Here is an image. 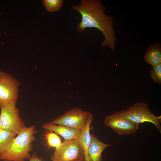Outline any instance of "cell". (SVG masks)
<instances>
[{"instance_id":"9","label":"cell","mask_w":161,"mask_h":161,"mask_svg":"<svg viewBox=\"0 0 161 161\" xmlns=\"http://www.w3.org/2000/svg\"><path fill=\"white\" fill-rule=\"evenodd\" d=\"M42 127L49 131H54L63 137L64 141L77 139L80 136L81 130L62 125H56L52 122L43 124Z\"/></svg>"},{"instance_id":"6","label":"cell","mask_w":161,"mask_h":161,"mask_svg":"<svg viewBox=\"0 0 161 161\" xmlns=\"http://www.w3.org/2000/svg\"><path fill=\"white\" fill-rule=\"evenodd\" d=\"M19 85L16 78L0 70V106L17 101Z\"/></svg>"},{"instance_id":"12","label":"cell","mask_w":161,"mask_h":161,"mask_svg":"<svg viewBox=\"0 0 161 161\" xmlns=\"http://www.w3.org/2000/svg\"><path fill=\"white\" fill-rule=\"evenodd\" d=\"M144 59L153 67L161 63V45L158 43L150 44L145 54Z\"/></svg>"},{"instance_id":"13","label":"cell","mask_w":161,"mask_h":161,"mask_svg":"<svg viewBox=\"0 0 161 161\" xmlns=\"http://www.w3.org/2000/svg\"><path fill=\"white\" fill-rule=\"evenodd\" d=\"M16 135L11 131L0 128V154L8 147Z\"/></svg>"},{"instance_id":"15","label":"cell","mask_w":161,"mask_h":161,"mask_svg":"<svg viewBox=\"0 0 161 161\" xmlns=\"http://www.w3.org/2000/svg\"><path fill=\"white\" fill-rule=\"evenodd\" d=\"M44 4L46 9L50 12L59 10L63 3L62 0H44Z\"/></svg>"},{"instance_id":"20","label":"cell","mask_w":161,"mask_h":161,"mask_svg":"<svg viewBox=\"0 0 161 161\" xmlns=\"http://www.w3.org/2000/svg\"><path fill=\"white\" fill-rule=\"evenodd\" d=\"M1 32H0V37H1Z\"/></svg>"},{"instance_id":"11","label":"cell","mask_w":161,"mask_h":161,"mask_svg":"<svg viewBox=\"0 0 161 161\" xmlns=\"http://www.w3.org/2000/svg\"><path fill=\"white\" fill-rule=\"evenodd\" d=\"M93 120V115L91 113L85 127L81 130L80 134L78 139L80 145L83 152L85 161H89L88 152L91 140L90 129Z\"/></svg>"},{"instance_id":"5","label":"cell","mask_w":161,"mask_h":161,"mask_svg":"<svg viewBox=\"0 0 161 161\" xmlns=\"http://www.w3.org/2000/svg\"><path fill=\"white\" fill-rule=\"evenodd\" d=\"M84 156L78 139L64 141L55 148L50 156L52 161H78Z\"/></svg>"},{"instance_id":"10","label":"cell","mask_w":161,"mask_h":161,"mask_svg":"<svg viewBox=\"0 0 161 161\" xmlns=\"http://www.w3.org/2000/svg\"><path fill=\"white\" fill-rule=\"evenodd\" d=\"M91 142L88 152L89 161H103V151L112 145L102 142L94 134H91Z\"/></svg>"},{"instance_id":"18","label":"cell","mask_w":161,"mask_h":161,"mask_svg":"<svg viewBox=\"0 0 161 161\" xmlns=\"http://www.w3.org/2000/svg\"><path fill=\"white\" fill-rule=\"evenodd\" d=\"M78 161H85L84 159V156L82 157Z\"/></svg>"},{"instance_id":"16","label":"cell","mask_w":161,"mask_h":161,"mask_svg":"<svg viewBox=\"0 0 161 161\" xmlns=\"http://www.w3.org/2000/svg\"><path fill=\"white\" fill-rule=\"evenodd\" d=\"M150 76L156 83H161V63L153 67L150 72Z\"/></svg>"},{"instance_id":"19","label":"cell","mask_w":161,"mask_h":161,"mask_svg":"<svg viewBox=\"0 0 161 161\" xmlns=\"http://www.w3.org/2000/svg\"><path fill=\"white\" fill-rule=\"evenodd\" d=\"M2 161H13L9 160H3Z\"/></svg>"},{"instance_id":"2","label":"cell","mask_w":161,"mask_h":161,"mask_svg":"<svg viewBox=\"0 0 161 161\" xmlns=\"http://www.w3.org/2000/svg\"><path fill=\"white\" fill-rule=\"evenodd\" d=\"M35 126L23 129L12 140L8 147L0 154V160L25 161L31 157L32 143L35 140Z\"/></svg>"},{"instance_id":"8","label":"cell","mask_w":161,"mask_h":161,"mask_svg":"<svg viewBox=\"0 0 161 161\" xmlns=\"http://www.w3.org/2000/svg\"><path fill=\"white\" fill-rule=\"evenodd\" d=\"M105 125L120 135L129 134L135 132L138 129L139 124L126 118L122 111L117 112L106 116Z\"/></svg>"},{"instance_id":"17","label":"cell","mask_w":161,"mask_h":161,"mask_svg":"<svg viewBox=\"0 0 161 161\" xmlns=\"http://www.w3.org/2000/svg\"><path fill=\"white\" fill-rule=\"evenodd\" d=\"M29 160V161H43L42 158L40 157L37 153L35 152L31 156Z\"/></svg>"},{"instance_id":"3","label":"cell","mask_w":161,"mask_h":161,"mask_svg":"<svg viewBox=\"0 0 161 161\" xmlns=\"http://www.w3.org/2000/svg\"><path fill=\"white\" fill-rule=\"evenodd\" d=\"M124 117L139 124L145 122L152 123L161 133V116H155L150 110L147 103L143 102L135 103L122 111Z\"/></svg>"},{"instance_id":"4","label":"cell","mask_w":161,"mask_h":161,"mask_svg":"<svg viewBox=\"0 0 161 161\" xmlns=\"http://www.w3.org/2000/svg\"><path fill=\"white\" fill-rule=\"evenodd\" d=\"M17 101H13L0 106V128L16 134L26 127L16 107Z\"/></svg>"},{"instance_id":"7","label":"cell","mask_w":161,"mask_h":161,"mask_svg":"<svg viewBox=\"0 0 161 161\" xmlns=\"http://www.w3.org/2000/svg\"><path fill=\"white\" fill-rule=\"evenodd\" d=\"M91 113L73 107L51 122L55 125L64 126L80 130L85 127Z\"/></svg>"},{"instance_id":"14","label":"cell","mask_w":161,"mask_h":161,"mask_svg":"<svg viewBox=\"0 0 161 161\" xmlns=\"http://www.w3.org/2000/svg\"><path fill=\"white\" fill-rule=\"evenodd\" d=\"M47 144L49 147H57L61 143V140L58 134L50 131L44 134Z\"/></svg>"},{"instance_id":"1","label":"cell","mask_w":161,"mask_h":161,"mask_svg":"<svg viewBox=\"0 0 161 161\" xmlns=\"http://www.w3.org/2000/svg\"><path fill=\"white\" fill-rule=\"evenodd\" d=\"M71 9L78 11L82 16L81 21L77 25L79 32L84 31L87 27L98 29L105 37L101 46H108L112 51L115 50L116 39L113 19L104 13L106 8L100 1L82 0L80 4L72 6Z\"/></svg>"}]
</instances>
